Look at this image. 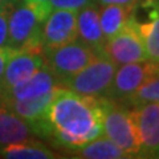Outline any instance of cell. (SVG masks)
I'll return each instance as SVG.
<instances>
[{
  "instance_id": "cell-24",
  "label": "cell",
  "mask_w": 159,
  "mask_h": 159,
  "mask_svg": "<svg viewBox=\"0 0 159 159\" xmlns=\"http://www.w3.org/2000/svg\"><path fill=\"white\" fill-rule=\"evenodd\" d=\"M141 0H97L98 6H109V4H118V6H138Z\"/></svg>"
},
{
  "instance_id": "cell-26",
  "label": "cell",
  "mask_w": 159,
  "mask_h": 159,
  "mask_svg": "<svg viewBox=\"0 0 159 159\" xmlns=\"http://www.w3.org/2000/svg\"><path fill=\"white\" fill-rule=\"evenodd\" d=\"M2 109H4V105H3V102L0 101V110H2Z\"/></svg>"
},
{
  "instance_id": "cell-3",
  "label": "cell",
  "mask_w": 159,
  "mask_h": 159,
  "mask_svg": "<svg viewBox=\"0 0 159 159\" xmlns=\"http://www.w3.org/2000/svg\"><path fill=\"white\" fill-rule=\"evenodd\" d=\"M43 20L37 16L32 7L21 0L12 6L8 19L7 48L15 52L41 51Z\"/></svg>"
},
{
  "instance_id": "cell-25",
  "label": "cell",
  "mask_w": 159,
  "mask_h": 159,
  "mask_svg": "<svg viewBox=\"0 0 159 159\" xmlns=\"http://www.w3.org/2000/svg\"><path fill=\"white\" fill-rule=\"evenodd\" d=\"M17 2H19V0H0V3H2L3 6H7V4H15Z\"/></svg>"
},
{
  "instance_id": "cell-17",
  "label": "cell",
  "mask_w": 159,
  "mask_h": 159,
  "mask_svg": "<svg viewBox=\"0 0 159 159\" xmlns=\"http://www.w3.org/2000/svg\"><path fill=\"white\" fill-rule=\"evenodd\" d=\"M58 155L33 138L0 147V158L6 159H54Z\"/></svg>"
},
{
  "instance_id": "cell-10",
  "label": "cell",
  "mask_w": 159,
  "mask_h": 159,
  "mask_svg": "<svg viewBox=\"0 0 159 159\" xmlns=\"http://www.w3.org/2000/svg\"><path fill=\"white\" fill-rule=\"evenodd\" d=\"M44 65H45V58L41 51L15 52L9 57L4 73L0 78V94L20 81L31 77Z\"/></svg>"
},
{
  "instance_id": "cell-27",
  "label": "cell",
  "mask_w": 159,
  "mask_h": 159,
  "mask_svg": "<svg viewBox=\"0 0 159 159\" xmlns=\"http://www.w3.org/2000/svg\"><path fill=\"white\" fill-rule=\"evenodd\" d=\"M2 7H3V4H2V3H0V8H2Z\"/></svg>"
},
{
  "instance_id": "cell-4",
  "label": "cell",
  "mask_w": 159,
  "mask_h": 159,
  "mask_svg": "<svg viewBox=\"0 0 159 159\" xmlns=\"http://www.w3.org/2000/svg\"><path fill=\"white\" fill-rule=\"evenodd\" d=\"M43 53L45 58V66L54 74L60 84L78 73L98 54H102L80 41L78 39L61 47L43 51Z\"/></svg>"
},
{
  "instance_id": "cell-2",
  "label": "cell",
  "mask_w": 159,
  "mask_h": 159,
  "mask_svg": "<svg viewBox=\"0 0 159 159\" xmlns=\"http://www.w3.org/2000/svg\"><path fill=\"white\" fill-rule=\"evenodd\" d=\"M101 99L103 110V135L111 139L130 158H138L139 141L131 107L126 102L114 101L105 96H102Z\"/></svg>"
},
{
  "instance_id": "cell-22",
  "label": "cell",
  "mask_w": 159,
  "mask_h": 159,
  "mask_svg": "<svg viewBox=\"0 0 159 159\" xmlns=\"http://www.w3.org/2000/svg\"><path fill=\"white\" fill-rule=\"evenodd\" d=\"M25 4H28L29 7H32L34 9V12L37 13V16L44 21L48 15L52 12V8L49 6V0H21Z\"/></svg>"
},
{
  "instance_id": "cell-7",
  "label": "cell",
  "mask_w": 159,
  "mask_h": 159,
  "mask_svg": "<svg viewBox=\"0 0 159 159\" xmlns=\"http://www.w3.org/2000/svg\"><path fill=\"white\" fill-rule=\"evenodd\" d=\"M155 77H159V64L157 62L139 61L121 65L117 68L105 97L125 102L143 84Z\"/></svg>"
},
{
  "instance_id": "cell-11",
  "label": "cell",
  "mask_w": 159,
  "mask_h": 159,
  "mask_svg": "<svg viewBox=\"0 0 159 159\" xmlns=\"http://www.w3.org/2000/svg\"><path fill=\"white\" fill-rule=\"evenodd\" d=\"M58 85H61L60 81L44 65L36 73H33L31 77L23 80V81H20L16 85L7 89L6 92H3L0 94V101H8V99H12V101L31 99V98L40 97L43 94L52 92Z\"/></svg>"
},
{
  "instance_id": "cell-15",
  "label": "cell",
  "mask_w": 159,
  "mask_h": 159,
  "mask_svg": "<svg viewBox=\"0 0 159 159\" xmlns=\"http://www.w3.org/2000/svg\"><path fill=\"white\" fill-rule=\"evenodd\" d=\"M32 134L27 121L6 107L0 110V147L31 139Z\"/></svg>"
},
{
  "instance_id": "cell-1",
  "label": "cell",
  "mask_w": 159,
  "mask_h": 159,
  "mask_svg": "<svg viewBox=\"0 0 159 159\" xmlns=\"http://www.w3.org/2000/svg\"><path fill=\"white\" fill-rule=\"evenodd\" d=\"M101 97L82 96L58 86L44 116L41 135L70 151L103 135Z\"/></svg>"
},
{
  "instance_id": "cell-16",
  "label": "cell",
  "mask_w": 159,
  "mask_h": 159,
  "mask_svg": "<svg viewBox=\"0 0 159 159\" xmlns=\"http://www.w3.org/2000/svg\"><path fill=\"white\" fill-rule=\"evenodd\" d=\"M137 6H118V4H109V6H98L99 9V23L105 39H110L118 31L125 27L129 21Z\"/></svg>"
},
{
  "instance_id": "cell-13",
  "label": "cell",
  "mask_w": 159,
  "mask_h": 159,
  "mask_svg": "<svg viewBox=\"0 0 159 159\" xmlns=\"http://www.w3.org/2000/svg\"><path fill=\"white\" fill-rule=\"evenodd\" d=\"M148 8L145 21L138 20L143 47L148 61L159 64V0H141Z\"/></svg>"
},
{
  "instance_id": "cell-23",
  "label": "cell",
  "mask_w": 159,
  "mask_h": 159,
  "mask_svg": "<svg viewBox=\"0 0 159 159\" xmlns=\"http://www.w3.org/2000/svg\"><path fill=\"white\" fill-rule=\"evenodd\" d=\"M13 53H15V51H12V49H9L7 47L0 48V78H2L3 73H4V69H6V65H7L9 57H11Z\"/></svg>"
},
{
  "instance_id": "cell-8",
  "label": "cell",
  "mask_w": 159,
  "mask_h": 159,
  "mask_svg": "<svg viewBox=\"0 0 159 159\" xmlns=\"http://www.w3.org/2000/svg\"><path fill=\"white\" fill-rule=\"evenodd\" d=\"M139 141V157L159 158V102L131 107Z\"/></svg>"
},
{
  "instance_id": "cell-18",
  "label": "cell",
  "mask_w": 159,
  "mask_h": 159,
  "mask_svg": "<svg viewBox=\"0 0 159 159\" xmlns=\"http://www.w3.org/2000/svg\"><path fill=\"white\" fill-rule=\"evenodd\" d=\"M76 155L73 158H82V159H126L130 158L127 154L119 148L111 139L105 135H101L93 141L88 142L86 145L73 150Z\"/></svg>"
},
{
  "instance_id": "cell-6",
  "label": "cell",
  "mask_w": 159,
  "mask_h": 159,
  "mask_svg": "<svg viewBox=\"0 0 159 159\" xmlns=\"http://www.w3.org/2000/svg\"><path fill=\"white\" fill-rule=\"evenodd\" d=\"M102 54L110 58L117 66L130 62L148 61L141 33H139L135 12L121 31H118L113 37L106 40Z\"/></svg>"
},
{
  "instance_id": "cell-9",
  "label": "cell",
  "mask_w": 159,
  "mask_h": 159,
  "mask_svg": "<svg viewBox=\"0 0 159 159\" xmlns=\"http://www.w3.org/2000/svg\"><path fill=\"white\" fill-rule=\"evenodd\" d=\"M74 40H77V12L69 9H52L43 23V51L61 47Z\"/></svg>"
},
{
  "instance_id": "cell-5",
  "label": "cell",
  "mask_w": 159,
  "mask_h": 159,
  "mask_svg": "<svg viewBox=\"0 0 159 159\" xmlns=\"http://www.w3.org/2000/svg\"><path fill=\"white\" fill-rule=\"evenodd\" d=\"M117 68L118 66L105 54H98L92 62H89L78 73L64 81L61 85L82 96H105L114 78Z\"/></svg>"
},
{
  "instance_id": "cell-19",
  "label": "cell",
  "mask_w": 159,
  "mask_h": 159,
  "mask_svg": "<svg viewBox=\"0 0 159 159\" xmlns=\"http://www.w3.org/2000/svg\"><path fill=\"white\" fill-rule=\"evenodd\" d=\"M125 102L131 107L147 102H159V77H155L145 82Z\"/></svg>"
},
{
  "instance_id": "cell-20",
  "label": "cell",
  "mask_w": 159,
  "mask_h": 159,
  "mask_svg": "<svg viewBox=\"0 0 159 159\" xmlns=\"http://www.w3.org/2000/svg\"><path fill=\"white\" fill-rule=\"evenodd\" d=\"M97 0H49V6L52 9H69L78 12L84 7L96 4Z\"/></svg>"
},
{
  "instance_id": "cell-12",
  "label": "cell",
  "mask_w": 159,
  "mask_h": 159,
  "mask_svg": "<svg viewBox=\"0 0 159 159\" xmlns=\"http://www.w3.org/2000/svg\"><path fill=\"white\" fill-rule=\"evenodd\" d=\"M77 39L98 53H102L106 39L99 23L98 4H90L77 12Z\"/></svg>"
},
{
  "instance_id": "cell-14",
  "label": "cell",
  "mask_w": 159,
  "mask_h": 159,
  "mask_svg": "<svg viewBox=\"0 0 159 159\" xmlns=\"http://www.w3.org/2000/svg\"><path fill=\"white\" fill-rule=\"evenodd\" d=\"M58 86H61V85H58ZM57 88H54L52 92H49L47 94H43V96L34 97L31 99H21V101L8 99V101H2V102L6 109L15 113L20 118H23L24 121H27L29 123V126H32L34 123L41 122L44 119L45 111L52 101L54 93L57 90Z\"/></svg>"
},
{
  "instance_id": "cell-21",
  "label": "cell",
  "mask_w": 159,
  "mask_h": 159,
  "mask_svg": "<svg viewBox=\"0 0 159 159\" xmlns=\"http://www.w3.org/2000/svg\"><path fill=\"white\" fill-rule=\"evenodd\" d=\"M13 4H7L0 8V48H6L8 41V19Z\"/></svg>"
}]
</instances>
